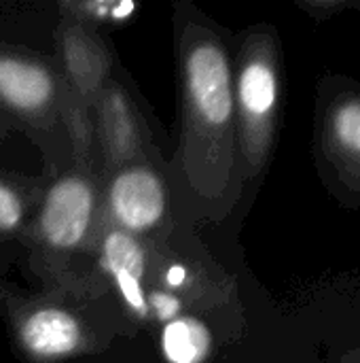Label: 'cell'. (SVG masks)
<instances>
[{"instance_id": "6da1fadb", "label": "cell", "mask_w": 360, "mask_h": 363, "mask_svg": "<svg viewBox=\"0 0 360 363\" xmlns=\"http://www.w3.org/2000/svg\"><path fill=\"white\" fill-rule=\"evenodd\" d=\"M280 100V74L274 45L261 40L252 47L238 79V102L246 130V149L252 164H261L274 134Z\"/></svg>"}, {"instance_id": "7a4b0ae2", "label": "cell", "mask_w": 360, "mask_h": 363, "mask_svg": "<svg viewBox=\"0 0 360 363\" xmlns=\"http://www.w3.org/2000/svg\"><path fill=\"white\" fill-rule=\"evenodd\" d=\"M320 151L348 189H360V89L339 87L325 102Z\"/></svg>"}, {"instance_id": "3957f363", "label": "cell", "mask_w": 360, "mask_h": 363, "mask_svg": "<svg viewBox=\"0 0 360 363\" xmlns=\"http://www.w3.org/2000/svg\"><path fill=\"white\" fill-rule=\"evenodd\" d=\"M189 94L197 113L206 123L223 128L233 115L231 68L219 45L204 43L195 47L187 60Z\"/></svg>"}, {"instance_id": "277c9868", "label": "cell", "mask_w": 360, "mask_h": 363, "mask_svg": "<svg viewBox=\"0 0 360 363\" xmlns=\"http://www.w3.org/2000/svg\"><path fill=\"white\" fill-rule=\"evenodd\" d=\"M93 211L91 185L79 177L62 179L47 194L40 230L49 245L57 249H70L79 245L89 228Z\"/></svg>"}, {"instance_id": "5b68a950", "label": "cell", "mask_w": 360, "mask_h": 363, "mask_svg": "<svg viewBox=\"0 0 360 363\" xmlns=\"http://www.w3.org/2000/svg\"><path fill=\"white\" fill-rule=\"evenodd\" d=\"M110 204L115 217L127 230L153 228L166 211V194L161 181L142 168L121 172L110 189Z\"/></svg>"}, {"instance_id": "8992f818", "label": "cell", "mask_w": 360, "mask_h": 363, "mask_svg": "<svg viewBox=\"0 0 360 363\" xmlns=\"http://www.w3.org/2000/svg\"><path fill=\"white\" fill-rule=\"evenodd\" d=\"M102 264L112 274L125 302L144 317L149 313V304L142 291L144 253L140 245L125 232H110L102 247Z\"/></svg>"}, {"instance_id": "52a82bcc", "label": "cell", "mask_w": 360, "mask_h": 363, "mask_svg": "<svg viewBox=\"0 0 360 363\" xmlns=\"http://www.w3.org/2000/svg\"><path fill=\"white\" fill-rule=\"evenodd\" d=\"M21 340L38 357H62L79 347L81 328L72 315L59 308H42L23 323Z\"/></svg>"}, {"instance_id": "ba28073f", "label": "cell", "mask_w": 360, "mask_h": 363, "mask_svg": "<svg viewBox=\"0 0 360 363\" xmlns=\"http://www.w3.org/2000/svg\"><path fill=\"white\" fill-rule=\"evenodd\" d=\"M53 96L51 74L32 62L0 57V98L19 111L42 108Z\"/></svg>"}, {"instance_id": "9c48e42d", "label": "cell", "mask_w": 360, "mask_h": 363, "mask_svg": "<svg viewBox=\"0 0 360 363\" xmlns=\"http://www.w3.org/2000/svg\"><path fill=\"white\" fill-rule=\"evenodd\" d=\"M161 349L170 363H202L212 349L210 330L193 319H174L163 328Z\"/></svg>"}, {"instance_id": "30bf717a", "label": "cell", "mask_w": 360, "mask_h": 363, "mask_svg": "<svg viewBox=\"0 0 360 363\" xmlns=\"http://www.w3.org/2000/svg\"><path fill=\"white\" fill-rule=\"evenodd\" d=\"M21 221V202L19 198L0 183V230H13Z\"/></svg>"}, {"instance_id": "8fae6325", "label": "cell", "mask_w": 360, "mask_h": 363, "mask_svg": "<svg viewBox=\"0 0 360 363\" xmlns=\"http://www.w3.org/2000/svg\"><path fill=\"white\" fill-rule=\"evenodd\" d=\"M153 304H155V311L159 313L161 319H170L178 311V302L172 296H166V294H155Z\"/></svg>"}, {"instance_id": "7c38bea8", "label": "cell", "mask_w": 360, "mask_h": 363, "mask_svg": "<svg viewBox=\"0 0 360 363\" xmlns=\"http://www.w3.org/2000/svg\"><path fill=\"white\" fill-rule=\"evenodd\" d=\"M170 283H180L182 279H185V274H182V270L180 268H174V270H170Z\"/></svg>"}]
</instances>
